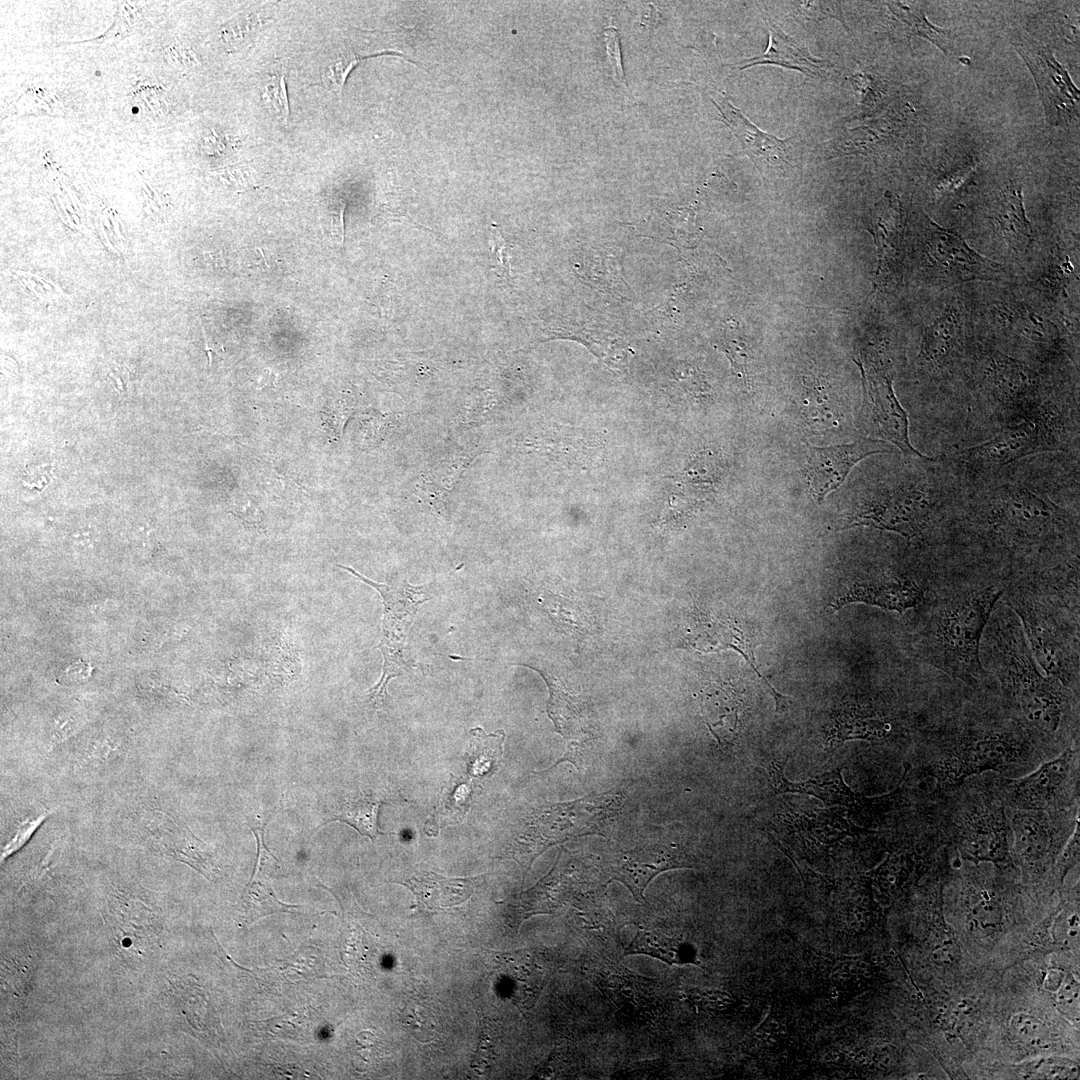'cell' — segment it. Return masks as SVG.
<instances>
[{
  "mask_svg": "<svg viewBox=\"0 0 1080 1080\" xmlns=\"http://www.w3.org/2000/svg\"><path fill=\"white\" fill-rule=\"evenodd\" d=\"M786 763L787 758L771 760L765 766L769 787L775 794H808L820 799L825 806L843 805L851 808L862 807L876 800L854 793L842 778V768L833 769L803 782L793 783L784 776Z\"/></svg>",
  "mask_w": 1080,
  "mask_h": 1080,
  "instance_id": "cell-21",
  "label": "cell"
},
{
  "mask_svg": "<svg viewBox=\"0 0 1080 1080\" xmlns=\"http://www.w3.org/2000/svg\"><path fill=\"white\" fill-rule=\"evenodd\" d=\"M477 878H446L421 871L400 884L409 888L422 911L436 914L463 904L472 894Z\"/></svg>",
  "mask_w": 1080,
  "mask_h": 1080,
  "instance_id": "cell-25",
  "label": "cell"
},
{
  "mask_svg": "<svg viewBox=\"0 0 1080 1080\" xmlns=\"http://www.w3.org/2000/svg\"><path fill=\"white\" fill-rule=\"evenodd\" d=\"M1014 846L1027 863L1043 860L1052 846V830L1044 810L1017 809L1011 817Z\"/></svg>",
  "mask_w": 1080,
  "mask_h": 1080,
  "instance_id": "cell-31",
  "label": "cell"
},
{
  "mask_svg": "<svg viewBox=\"0 0 1080 1080\" xmlns=\"http://www.w3.org/2000/svg\"><path fill=\"white\" fill-rule=\"evenodd\" d=\"M939 519L938 502L926 488L901 484L865 499L848 517L846 526H871L924 541Z\"/></svg>",
  "mask_w": 1080,
  "mask_h": 1080,
  "instance_id": "cell-4",
  "label": "cell"
},
{
  "mask_svg": "<svg viewBox=\"0 0 1080 1080\" xmlns=\"http://www.w3.org/2000/svg\"><path fill=\"white\" fill-rule=\"evenodd\" d=\"M243 903L247 924L273 913L290 912L292 908L299 907L281 902L267 876L261 873H254L252 881L244 891Z\"/></svg>",
  "mask_w": 1080,
  "mask_h": 1080,
  "instance_id": "cell-38",
  "label": "cell"
},
{
  "mask_svg": "<svg viewBox=\"0 0 1080 1080\" xmlns=\"http://www.w3.org/2000/svg\"><path fill=\"white\" fill-rule=\"evenodd\" d=\"M721 115V120L738 139L743 152L751 158L762 172L766 169L790 166L788 141L760 130L725 96L710 98Z\"/></svg>",
  "mask_w": 1080,
  "mask_h": 1080,
  "instance_id": "cell-19",
  "label": "cell"
},
{
  "mask_svg": "<svg viewBox=\"0 0 1080 1080\" xmlns=\"http://www.w3.org/2000/svg\"><path fill=\"white\" fill-rule=\"evenodd\" d=\"M381 803L382 799L376 794H359L345 800L338 813L325 823L345 822L359 834L374 842L380 834H385L378 829V812Z\"/></svg>",
  "mask_w": 1080,
  "mask_h": 1080,
  "instance_id": "cell-37",
  "label": "cell"
},
{
  "mask_svg": "<svg viewBox=\"0 0 1080 1080\" xmlns=\"http://www.w3.org/2000/svg\"><path fill=\"white\" fill-rule=\"evenodd\" d=\"M1003 921V911L997 900L983 894L968 914V926L974 933L988 935L995 932Z\"/></svg>",
  "mask_w": 1080,
  "mask_h": 1080,
  "instance_id": "cell-45",
  "label": "cell"
},
{
  "mask_svg": "<svg viewBox=\"0 0 1080 1080\" xmlns=\"http://www.w3.org/2000/svg\"><path fill=\"white\" fill-rule=\"evenodd\" d=\"M1048 414L1040 406L1015 419L988 441L962 450L957 458L971 476L982 477L1000 471L1025 456L1059 447Z\"/></svg>",
  "mask_w": 1080,
  "mask_h": 1080,
  "instance_id": "cell-6",
  "label": "cell"
},
{
  "mask_svg": "<svg viewBox=\"0 0 1080 1080\" xmlns=\"http://www.w3.org/2000/svg\"><path fill=\"white\" fill-rule=\"evenodd\" d=\"M338 566L376 589L381 595L384 605L383 631L385 637H396L395 633L408 623L416 615L419 606L428 600L424 596L423 586L415 587L408 583L396 587L388 586L365 578L351 567Z\"/></svg>",
  "mask_w": 1080,
  "mask_h": 1080,
  "instance_id": "cell-29",
  "label": "cell"
},
{
  "mask_svg": "<svg viewBox=\"0 0 1080 1080\" xmlns=\"http://www.w3.org/2000/svg\"><path fill=\"white\" fill-rule=\"evenodd\" d=\"M135 823L139 836L150 847L189 864L206 877L213 874V857L206 846L165 812L143 807L137 812Z\"/></svg>",
  "mask_w": 1080,
  "mask_h": 1080,
  "instance_id": "cell-14",
  "label": "cell"
},
{
  "mask_svg": "<svg viewBox=\"0 0 1080 1080\" xmlns=\"http://www.w3.org/2000/svg\"><path fill=\"white\" fill-rule=\"evenodd\" d=\"M1003 267L980 255L959 235L922 217V282L950 286L974 280H998Z\"/></svg>",
  "mask_w": 1080,
  "mask_h": 1080,
  "instance_id": "cell-5",
  "label": "cell"
},
{
  "mask_svg": "<svg viewBox=\"0 0 1080 1080\" xmlns=\"http://www.w3.org/2000/svg\"><path fill=\"white\" fill-rule=\"evenodd\" d=\"M1016 50L1031 71L1051 125H1069L1079 117V90L1045 46L1020 41Z\"/></svg>",
  "mask_w": 1080,
  "mask_h": 1080,
  "instance_id": "cell-11",
  "label": "cell"
},
{
  "mask_svg": "<svg viewBox=\"0 0 1080 1080\" xmlns=\"http://www.w3.org/2000/svg\"><path fill=\"white\" fill-rule=\"evenodd\" d=\"M172 63L178 66H190L197 63V58L190 47L181 43L172 44L167 52Z\"/></svg>",
  "mask_w": 1080,
  "mask_h": 1080,
  "instance_id": "cell-52",
  "label": "cell"
},
{
  "mask_svg": "<svg viewBox=\"0 0 1080 1080\" xmlns=\"http://www.w3.org/2000/svg\"><path fill=\"white\" fill-rule=\"evenodd\" d=\"M887 452L885 442L863 439L827 447L808 446L806 473L812 496L821 502L836 490L851 469L868 456Z\"/></svg>",
  "mask_w": 1080,
  "mask_h": 1080,
  "instance_id": "cell-15",
  "label": "cell"
},
{
  "mask_svg": "<svg viewBox=\"0 0 1080 1080\" xmlns=\"http://www.w3.org/2000/svg\"><path fill=\"white\" fill-rule=\"evenodd\" d=\"M756 640L753 630H749L737 620L698 616L689 641L694 647L704 651L732 648L739 652L768 688L775 700L776 711H785L791 698L778 692L760 672L754 653Z\"/></svg>",
  "mask_w": 1080,
  "mask_h": 1080,
  "instance_id": "cell-18",
  "label": "cell"
},
{
  "mask_svg": "<svg viewBox=\"0 0 1080 1080\" xmlns=\"http://www.w3.org/2000/svg\"><path fill=\"white\" fill-rule=\"evenodd\" d=\"M1021 752V743L1010 731L969 727L939 761L934 775L941 783L956 786L968 777L1008 766Z\"/></svg>",
  "mask_w": 1080,
  "mask_h": 1080,
  "instance_id": "cell-7",
  "label": "cell"
},
{
  "mask_svg": "<svg viewBox=\"0 0 1080 1080\" xmlns=\"http://www.w3.org/2000/svg\"><path fill=\"white\" fill-rule=\"evenodd\" d=\"M49 814V809L41 804L31 806L28 810H20L6 826L2 839V858L22 847Z\"/></svg>",
  "mask_w": 1080,
  "mask_h": 1080,
  "instance_id": "cell-39",
  "label": "cell"
},
{
  "mask_svg": "<svg viewBox=\"0 0 1080 1080\" xmlns=\"http://www.w3.org/2000/svg\"><path fill=\"white\" fill-rule=\"evenodd\" d=\"M725 351L731 361L733 369L740 377L746 378L749 366V347L739 334L726 332Z\"/></svg>",
  "mask_w": 1080,
  "mask_h": 1080,
  "instance_id": "cell-50",
  "label": "cell"
},
{
  "mask_svg": "<svg viewBox=\"0 0 1080 1080\" xmlns=\"http://www.w3.org/2000/svg\"><path fill=\"white\" fill-rule=\"evenodd\" d=\"M1006 581L984 575L934 572L924 600L914 609L907 634L910 655L974 689L990 674L980 659L984 629Z\"/></svg>",
  "mask_w": 1080,
  "mask_h": 1080,
  "instance_id": "cell-1",
  "label": "cell"
},
{
  "mask_svg": "<svg viewBox=\"0 0 1080 1080\" xmlns=\"http://www.w3.org/2000/svg\"><path fill=\"white\" fill-rule=\"evenodd\" d=\"M603 33L606 43L607 56L609 59L610 67L613 71L614 80L623 88L628 89L621 62L619 32L616 27L607 26L604 28Z\"/></svg>",
  "mask_w": 1080,
  "mask_h": 1080,
  "instance_id": "cell-51",
  "label": "cell"
},
{
  "mask_svg": "<svg viewBox=\"0 0 1080 1080\" xmlns=\"http://www.w3.org/2000/svg\"><path fill=\"white\" fill-rule=\"evenodd\" d=\"M499 977L503 993L521 1011L534 1005L542 987L543 974L530 955L521 951L499 957Z\"/></svg>",
  "mask_w": 1080,
  "mask_h": 1080,
  "instance_id": "cell-28",
  "label": "cell"
},
{
  "mask_svg": "<svg viewBox=\"0 0 1080 1080\" xmlns=\"http://www.w3.org/2000/svg\"><path fill=\"white\" fill-rule=\"evenodd\" d=\"M131 106L135 114L147 120H159L169 111L168 96L158 85H141L131 96Z\"/></svg>",
  "mask_w": 1080,
  "mask_h": 1080,
  "instance_id": "cell-44",
  "label": "cell"
},
{
  "mask_svg": "<svg viewBox=\"0 0 1080 1080\" xmlns=\"http://www.w3.org/2000/svg\"><path fill=\"white\" fill-rule=\"evenodd\" d=\"M130 746L129 737L121 732L104 731L80 743L73 754L78 770L99 773L124 759Z\"/></svg>",
  "mask_w": 1080,
  "mask_h": 1080,
  "instance_id": "cell-32",
  "label": "cell"
},
{
  "mask_svg": "<svg viewBox=\"0 0 1080 1080\" xmlns=\"http://www.w3.org/2000/svg\"><path fill=\"white\" fill-rule=\"evenodd\" d=\"M384 52H365L350 49L341 52L323 69L322 79L324 84L338 96H341L345 81L353 68L364 58Z\"/></svg>",
  "mask_w": 1080,
  "mask_h": 1080,
  "instance_id": "cell-43",
  "label": "cell"
},
{
  "mask_svg": "<svg viewBox=\"0 0 1080 1080\" xmlns=\"http://www.w3.org/2000/svg\"><path fill=\"white\" fill-rule=\"evenodd\" d=\"M868 227L877 247L875 281L887 286L900 274L905 257V216L898 197L887 192L870 211Z\"/></svg>",
  "mask_w": 1080,
  "mask_h": 1080,
  "instance_id": "cell-17",
  "label": "cell"
},
{
  "mask_svg": "<svg viewBox=\"0 0 1080 1080\" xmlns=\"http://www.w3.org/2000/svg\"><path fill=\"white\" fill-rule=\"evenodd\" d=\"M887 6L903 25L907 34L925 38L936 45L947 57L953 53L955 36L953 32L931 24L918 5L888 2Z\"/></svg>",
  "mask_w": 1080,
  "mask_h": 1080,
  "instance_id": "cell-35",
  "label": "cell"
},
{
  "mask_svg": "<svg viewBox=\"0 0 1080 1080\" xmlns=\"http://www.w3.org/2000/svg\"><path fill=\"white\" fill-rule=\"evenodd\" d=\"M1010 1029L1020 1041L1032 1046H1044L1049 1038L1048 1027L1040 1019L1026 1013L1014 1015L1010 1020Z\"/></svg>",
  "mask_w": 1080,
  "mask_h": 1080,
  "instance_id": "cell-47",
  "label": "cell"
},
{
  "mask_svg": "<svg viewBox=\"0 0 1080 1080\" xmlns=\"http://www.w3.org/2000/svg\"><path fill=\"white\" fill-rule=\"evenodd\" d=\"M700 708L706 725L719 744H730L737 737L745 702L731 684H710L700 694Z\"/></svg>",
  "mask_w": 1080,
  "mask_h": 1080,
  "instance_id": "cell-23",
  "label": "cell"
},
{
  "mask_svg": "<svg viewBox=\"0 0 1080 1080\" xmlns=\"http://www.w3.org/2000/svg\"><path fill=\"white\" fill-rule=\"evenodd\" d=\"M1007 825L1002 808L970 814L960 832L962 856L975 862H1005L1009 855Z\"/></svg>",
  "mask_w": 1080,
  "mask_h": 1080,
  "instance_id": "cell-20",
  "label": "cell"
},
{
  "mask_svg": "<svg viewBox=\"0 0 1080 1080\" xmlns=\"http://www.w3.org/2000/svg\"><path fill=\"white\" fill-rule=\"evenodd\" d=\"M619 798L603 795L550 806L538 812L527 831L549 847L572 836L599 833L602 823L615 814Z\"/></svg>",
  "mask_w": 1080,
  "mask_h": 1080,
  "instance_id": "cell-12",
  "label": "cell"
},
{
  "mask_svg": "<svg viewBox=\"0 0 1080 1080\" xmlns=\"http://www.w3.org/2000/svg\"><path fill=\"white\" fill-rule=\"evenodd\" d=\"M795 4L799 12L808 19L821 21L827 18H834L840 21L847 29L840 2L800 1L795 2Z\"/></svg>",
  "mask_w": 1080,
  "mask_h": 1080,
  "instance_id": "cell-49",
  "label": "cell"
},
{
  "mask_svg": "<svg viewBox=\"0 0 1080 1080\" xmlns=\"http://www.w3.org/2000/svg\"><path fill=\"white\" fill-rule=\"evenodd\" d=\"M928 567L907 571L882 570L864 573L845 583L831 602L837 610L852 603H864L903 614L925 598L934 575Z\"/></svg>",
  "mask_w": 1080,
  "mask_h": 1080,
  "instance_id": "cell-9",
  "label": "cell"
},
{
  "mask_svg": "<svg viewBox=\"0 0 1080 1080\" xmlns=\"http://www.w3.org/2000/svg\"><path fill=\"white\" fill-rule=\"evenodd\" d=\"M956 953L951 945H942L933 952V958L939 965H948L955 960Z\"/></svg>",
  "mask_w": 1080,
  "mask_h": 1080,
  "instance_id": "cell-53",
  "label": "cell"
},
{
  "mask_svg": "<svg viewBox=\"0 0 1080 1080\" xmlns=\"http://www.w3.org/2000/svg\"><path fill=\"white\" fill-rule=\"evenodd\" d=\"M105 917L116 948L129 958L144 956L156 944L162 928L154 897L133 884L111 886Z\"/></svg>",
  "mask_w": 1080,
  "mask_h": 1080,
  "instance_id": "cell-8",
  "label": "cell"
},
{
  "mask_svg": "<svg viewBox=\"0 0 1080 1080\" xmlns=\"http://www.w3.org/2000/svg\"><path fill=\"white\" fill-rule=\"evenodd\" d=\"M686 853L674 846L651 845L617 853L608 862L610 880L626 886L637 902L644 903V892L658 874L679 868H691Z\"/></svg>",
  "mask_w": 1080,
  "mask_h": 1080,
  "instance_id": "cell-16",
  "label": "cell"
},
{
  "mask_svg": "<svg viewBox=\"0 0 1080 1080\" xmlns=\"http://www.w3.org/2000/svg\"><path fill=\"white\" fill-rule=\"evenodd\" d=\"M980 659L1028 727L1045 736L1059 731L1075 692L1040 672L1018 617L1001 600L984 629Z\"/></svg>",
  "mask_w": 1080,
  "mask_h": 1080,
  "instance_id": "cell-3",
  "label": "cell"
},
{
  "mask_svg": "<svg viewBox=\"0 0 1080 1080\" xmlns=\"http://www.w3.org/2000/svg\"><path fill=\"white\" fill-rule=\"evenodd\" d=\"M261 98L270 112L280 121L287 122L289 101L286 91L285 76L277 73L269 77L261 89Z\"/></svg>",
  "mask_w": 1080,
  "mask_h": 1080,
  "instance_id": "cell-46",
  "label": "cell"
},
{
  "mask_svg": "<svg viewBox=\"0 0 1080 1080\" xmlns=\"http://www.w3.org/2000/svg\"><path fill=\"white\" fill-rule=\"evenodd\" d=\"M490 258L495 273L502 279H511L508 246L496 224H492L489 233Z\"/></svg>",
  "mask_w": 1080,
  "mask_h": 1080,
  "instance_id": "cell-48",
  "label": "cell"
},
{
  "mask_svg": "<svg viewBox=\"0 0 1080 1080\" xmlns=\"http://www.w3.org/2000/svg\"><path fill=\"white\" fill-rule=\"evenodd\" d=\"M769 34L768 47L761 55L742 60L736 69H746L755 65L776 64L804 73L807 76L822 77L832 67L829 61L818 59L793 39L785 35L772 21L763 15Z\"/></svg>",
  "mask_w": 1080,
  "mask_h": 1080,
  "instance_id": "cell-26",
  "label": "cell"
},
{
  "mask_svg": "<svg viewBox=\"0 0 1080 1080\" xmlns=\"http://www.w3.org/2000/svg\"><path fill=\"white\" fill-rule=\"evenodd\" d=\"M999 320L1030 342L1044 349H1055L1059 345L1058 330L1048 319L1022 305H1000L997 307Z\"/></svg>",
  "mask_w": 1080,
  "mask_h": 1080,
  "instance_id": "cell-33",
  "label": "cell"
},
{
  "mask_svg": "<svg viewBox=\"0 0 1080 1080\" xmlns=\"http://www.w3.org/2000/svg\"><path fill=\"white\" fill-rule=\"evenodd\" d=\"M982 367L989 391L1015 419L1039 407V376L1026 363L992 351L984 357Z\"/></svg>",
  "mask_w": 1080,
  "mask_h": 1080,
  "instance_id": "cell-13",
  "label": "cell"
},
{
  "mask_svg": "<svg viewBox=\"0 0 1080 1080\" xmlns=\"http://www.w3.org/2000/svg\"><path fill=\"white\" fill-rule=\"evenodd\" d=\"M963 344L962 320L956 309L946 308L924 329L920 358L931 369L942 370L959 357Z\"/></svg>",
  "mask_w": 1080,
  "mask_h": 1080,
  "instance_id": "cell-27",
  "label": "cell"
},
{
  "mask_svg": "<svg viewBox=\"0 0 1080 1080\" xmlns=\"http://www.w3.org/2000/svg\"><path fill=\"white\" fill-rule=\"evenodd\" d=\"M35 968V957L26 949L9 950L1 960L2 984L17 996L25 995Z\"/></svg>",
  "mask_w": 1080,
  "mask_h": 1080,
  "instance_id": "cell-40",
  "label": "cell"
},
{
  "mask_svg": "<svg viewBox=\"0 0 1080 1080\" xmlns=\"http://www.w3.org/2000/svg\"><path fill=\"white\" fill-rule=\"evenodd\" d=\"M378 649L383 654L384 665L380 681L368 692V701L373 703L374 706L382 704L387 697L386 690L390 679L401 675L402 671L410 665L404 658V648L402 644L394 642L393 638L384 637L382 642L378 645Z\"/></svg>",
  "mask_w": 1080,
  "mask_h": 1080,
  "instance_id": "cell-41",
  "label": "cell"
},
{
  "mask_svg": "<svg viewBox=\"0 0 1080 1080\" xmlns=\"http://www.w3.org/2000/svg\"><path fill=\"white\" fill-rule=\"evenodd\" d=\"M1000 600L1018 617L1045 675L1078 694L1079 574L1051 572L1009 579Z\"/></svg>",
  "mask_w": 1080,
  "mask_h": 1080,
  "instance_id": "cell-2",
  "label": "cell"
},
{
  "mask_svg": "<svg viewBox=\"0 0 1080 1080\" xmlns=\"http://www.w3.org/2000/svg\"><path fill=\"white\" fill-rule=\"evenodd\" d=\"M473 738L466 753L467 772L477 778L488 777L496 771L502 754L505 733L503 730L486 734L476 727L470 731Z\"/></svg>",
  "mask_w": 1080,
  "mask_h": 1080,
  "instance_id": "cell-36",
  "label": "cell"
},
{
  "mask_svg": "<svg viewBox=\"0 0 1080 1080\" xmlns=\"http://www.w3.org/2000/svg\"><path fill=\"white\" fill-rule=\"evenodd\" d=\"M992 219L1006 243L1017 253H1025L1033 242V230L1026 217L1022 187L1006 186L996 200Z\"/></svg>",
  "mask_w": 1080,
  "mask_h": 1080,
  "instance_id": "cell-30",
  "label": "cell"
},
{
  "mask_svg": "<svg viewBox=\"0 0 1080 1080\" xmlns=\"http://www.w3.org/2000/svg\"><path fill=\"white\" fill-rule=\"evenodd\" d=\"M262 25L263 20L258 14L242 13L221 27L219 38L229 48L237 50L249 44Z\"/></svg>",
  "mask_w": 1080,
  "mask_h": 1080,
  "instance_id": "cell-42",
  "label": "cell"
},
{
  "mask_svg": "<svg viewBox=\"0 0 1080 1080\" xmlns=\"http://www.w3.org/2000/svg\"><path fill=\"white\" fill-rule=\"evenodd\" d=\"M890 732V722L871 704L847 701L832 713L827 737L834 745L852 739L879 741Z\"/></svg>",
  "mask_w": 1080,
  "mask_h": 1080,
  "instance_id": "cell-24",
  "label": "cell"
},
{
  "mask_svg": "<svg viewBox=\"0 0 1080 1080\" xmlns=\"http://www.w3.org/2000/svg\"><path fill=\"white\" fill-rule=\"evenodd\" d=\"M344 206L345 205L343 204L339 208L337 213H333V215L331 217L332 234H333L334 238H336L339 243L343 242V232H344V229H343V211H344Z\"/></svg>",
  "mask_w": 1080,
  "mask_h": 1080,
  "instance_id": "cell-54",
  "label": "cell"
},
{
  "mask_svg": "<svg viewBox=\"0 0 1080 1080\" xmlns=\"http://www.w3.org/2000/svg\"><path fill=\"white\" fill-rule=\"evenodd\" d=\"M859 365L863 377L862 417L866 430L879 440L894 444L905 456L932 460L910 442L908 415L895 395L892 376L880 362L867 360Z\"/></svg>",
  "mask_w": 1080,
  "mask_h": 1080,
  "instance_id": "cell-10",
  "label": "cell"
},
{
  "mask_svg": "<svg viewBox=\"0 0 1080 1080\" xmlns=\"http://www.w3.org/2000/svg\"><path fill=\"white\" fill-rule=\"evenodd\" d=\"M1073 757V751L1067 749L1034 772L1010 781L1007 792L1011 804L1018 809L1044 810L1068 779Z\"/></svg>",
  "mask_w": 1080,
  "mask_h": 1080,
  "instance_id": "cell-22",
  "label": "cell"
},
{
  "mask_svg": "<svg viewBox=\"0 0 1080 1080\" xmlns=\"http://www.w3.org/2000/svg\"><path fill=\"white\" fill-rule=\"evenodd\" d=\"M625 954H643L671 965L698 964L695 950L688 943L645 929L636 933Z\"/></svg>",
  "mask_w": 1080,
  "mask_h": 1080,
  "instance_id": "cell-34",
  "label": "cell"
}]
</instances>
